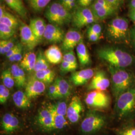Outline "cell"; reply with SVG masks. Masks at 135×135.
I'll return each instance as SVG.
<instances>
[{"label":"cell","mask_w":135,"mask_h":135,"mask_svg":"<svg viewBox=\"0 0 135 135\" xmlns=\"http://www.w3.org/2000/svg\"><path fill=\"white\" fill-rule=\"evenodd\" d=\"M6 11V10H5V7L1 4L0 7V18H2L3 17Z\"/></svg>","instance_id":"obj_49"},{"label":"cell","mask_w":135,"mask_h":135,"mask_svg":"<svg viewBox=\"0 0 135 135\" xmlns=\"http://www.w3.org/2000/svg\"><path fill=\"white\" fill-rule=\"evenodd\" d=\"M19 29L22 44L30 50L34 49L39 44L40 41L34 35L29 25L21 22Z\"/></svg>","instance_id":"obj_12"},{"label":"cell","mask_w":135,"mask_h":135,"mask_svg":"<svg viewBox=\"0 0 135 135\" xmlns=\"http://www.w3.org/2000/svg\"><path fill=\"white\" fill-rule=\"evenodd\" d=\"M87 35L89 40L93 42H97L100 39V36L92 32L91 31H90L88 29L87 30Z\"/></svg>","instance_id":"obj_43"},{"label":"cell","mask_w":135,"mask_h":135,"mask_svg":"<svg viewBox=\"0 0 135 135\" xmlns=\"http://www.w3.org/2000/svg\"><path fill=\"white\" fill-rule=\"evenodd\" d=\"M16 44L14 41L12 39L6 40H1L0 41V53L4 55L7 53L11 49L13 48Z\"/></svg>","instance_id":"obj_34"},{"label":"cell","mask_w":135,"mask_h":135,"mask_svg":"<svg viewBox=\"0 0 135 135\" xmlns=\"http://www.w3.org/2000/svg\"><path fill=\"white\" fill-rule=\"evenodd\" d=\"M19 119L12 113H6L1 121V132L5 135H13L21 129Z\"/></svg>","instance_id":"obj_10"},{"label":"cell","mask_w":135,"mask_h":135,"mask_svg":"<svg viewBox=\"0 0 135 135\" xmlns=\"http://www.w3.org/2000/svg\"><path fill=\"white\" fill-rule=\"evenodd\" d=\"M110 85V80L105 71L100 70L97 72L88 87V90L105 91Z\"/></svg>","instance_id":"obj_14"},{"label":"cell","mask_w":135,"mask_h":135,"mask_svg":"<svg viewBox=\"0 0 135 135\" xmlns=\"http://www.w3.org/2000/svg\"><path fill=\"white\" fill-rule=\"evenodd\" d=\"M45 17L51 24L59 26L71 23L72 14L67 10L59 1L49 5L45 12Z\"/></svg>","instance_id":"obj_4"},{"label":"cell","mask_w":135,"mask_h":135,"mask_svg":"<svg viewBox=\"0 0 135 135\" xmlns=\"http://www.w3.org/2000/svg\"><path fill=\"white\" fill-rule=\"evenodd\" d=\"M78 4L79 7H82L83 5L84 4V2L85 1V0H77Z\"/></svg>","instance_id":"obj_51"},{"label":"cell","mask_w":135,"mask_h":135,"mask_svg":"<svg viewBox=\"0 0 135 135\" xmlns=\"http://www.w3.org/2000/svg\"><path fill=\"white\" fill-rule=\"evenodd\" d=\"M76 52L79 62L82 66H86L90 63V56L83 39L76 47Z\"/></svg>","instance_id":"obj_21"},{"label":"cell","mask_w":135,"mask_h":135,"mask_svg":"<svg viewBox=\"0 0 135 135\" xmlns=\"http://www.w3.org/2000/svg\"><path fill=\"white\" fill-rule=\"evenodd\" d=\"M84 110L82 101L79 97L74 96L68 106L67 118L72 124H77L80 121Z\"/></svg>","instance_id":"obj_11"},{"label":"cell","mask_w":135,"mask_h":135,"mask_svg":"<svg viewBox=\"0 0 135 135\" xmlns=\"http://www.w3.org/2000/svg\"><path fill=\"white\" fill-rule=\"evenodd\" d=\"M111 97L104 91L94 90L89 92L85 99L88 106L95 109L108 108L111 104Z\"/></svg>","instance_id":"obj_9"},{"label":"cell","mask_w":135,"mask_h":135,"mask_svg":"<svg viewBox=\"0 0 135 135\" xmlns=\"http://www.w3.org/2000/svg\"><path fill=\"white\" fill-rule=\"evenodd\" d=\"M117 99L115 109L119 118L131 116L135 110V87L123 93Z\"/></svg>","instance_id":"obj_6"},{"label":"cell","mask_w":135,"mask_h":135,"mask_svg":"<svg viewBox=\"0 0 135 135\" xmlns=\"http://www.w3.org/2000/svg\"><path fill=\"white\" fill-rule=\"evenodd\" d=\"M11 9L23 19L27 18V11L25 7L23 0H3Z\"/></svg>","instance_id":"obj_24"},{"label":"cell","mask_w":135,"mask_h":135,"mask_svg":"<svg viewBox=\"0 0 135 135\" xmlns=\"http://www.w3.org/2000/svg\"><path fill=\"white\" fill-rule=\"evenodd\" d=\"M59 2L72 14L79 7L77 0H59Z\"/></svg>","instance_id":"obj_36"},{"label":"cell","mask_w":135,"mask_h":135,"mask_svg":"<svg viewBox=\"0 0 135 135\" xmlns=\"http://www.w3.org/2000/svg\"><path fill=\"white\" fill-rule=\"evenodd\" d=\"M45 84L34 76L29 78L27 82L25 93L31 99L42 95L45 92Z\"/></svg>","instance_id":"obj_15"},{"label":"cell","mask_w":135,"mask_h":135,"mask_svg":"<svg viewBox=\"0 0 135 135\" xmlns=\"http://www.w3.org/2000/svg\"><path fill=\"white\" fill-rule=\"evenodd\" d=\"M34 126L42 133L53 134V117L49 105L40 109L35 118Z\"/></svg>","instance_id":"obj_7"},{"label":"cell","mask_w":135,"mask_h":135,"mask_svg":"<svg viewBox=\"0 0 135 135\" xmlns=\"http://www.w3.org/2000/svg\"><path fill=\"white\" fill-rule=\"evenodd\" d=\"M36 60L37 55L35 53L33 52H29L25 55L19 66L24 70L29 72L34 71Z\"/></svg>","instance_id":"obj_23"},{"label":"cell","mask_w":135,"mask_h":135,"mask_svg":"<svg viewBox=\"0 0 135 135\" xmlns=\"http://www.w3.org/2000/svg\"><path fill=\"white\" fill-rule=\"evenodd\" d=\"M130 37L133 44L135 47V26L131 29L130 32Z\"/></svg>","instance_id":"obj_45"},{"label":"cell","mask_w":135,"mask_h":135,"mask_svg":"<svg viewBox=\"0 0 135 135\" xmlns=\"http://www.w3.org/2000/svg\"><path fill=\"white\" fill-rule=\"evenodd\" d=\"M95 1H96L97 3H99L100 4H101V5H102L104 7L114 8L106 0H95Z\"/></svg>","instance_id":"obj_47"},{"label":"cell","mask_w":135,"mask_h":135,"mask_svg":"<svg viewBox=\"0 0 135 135\" xmlns=\"http://www.w3.org/2000/svg\"><path fill=\"white\" fill-rule=\"evenodd\" d=\"M10 95V92L8 88L4 84L0 85V103L3 104L5 103L8 99Z\"/></svg>","instance_id":"obj_38"},{"label":"cell","mask_w":135,"mask_h":135,"mask_svg":"<svg viewBox=\"0 0 135 135\" xmlns=\"http://www.w3.org/2000/svg\"><path fill=\"white\" fill-rule=\"evenodd\" d=\"M117 10L113 8L103 7L94 15L97 20H103L115 14Z\"/></svg>","instance_id":"obj_30"},{"label":"cell","mask_w":135,"mask_h":135,"mask_svg":"<svg viewBox=\"0 0 135 135\" xmlns=\"http://www.w3.org/2000/svg\"><path fill=\"white\" fill-rule=\"evenodd\" d=\"M12 98L15 105L21 109L28 108L31 105L30 99L25 93L22 91L19 90L14 93L12 96Z\"/></svg>","instance_id":"obj_22"},{"label":"cell","mask_w":135,"mask_h":135,"mask_svg":"<svg viewBox=\"0 0 135 135\" xmlns=\"http://www.w3.org/2000/svg\"><path fill=\"white\" fill-rule=\"evenodd\" d=\"M98 56L110 66L119 68L131 66L135 62L134 57L130 53L120 49L106 47L98 50Z\"/></svg>","instance_id":"obj_1"},{"label":"cell","mask_w":135,"mask_h":135,"mask_svg":"<svg viewBox=\"0 0 135 135\" xmlns=\"http://www.w3.org/2000/svg\"><path fill=\"white\" fill-rule=\"evenodd\" d=\"M65 32L60 26L53 24L47 25L44 38L52 43H58L63 42Z\"/></svg>","instance_id":"obj_16"},{"label":"cell","mask_w":135,"mask_h":135,"mask_svg":"<svg viewBox=\"0 0 135 135\" xmlns=\"http://www.w3.org/2000/svg\"><path fill=\"white\" fill-rule=\"evenodd\" d=\"M108 70L111 75L112 88L114 96L117 98L121 94L133 87L135 76L123 68L109 65Z\"/></svg>","instance_id":"obj_2"},{"label":"cell","mask_w":135,"mask_h":135,"mask_svg":"<svg viewBox=\"0 0 135 135\" xmlns=\"http://www.w3.org/2000/svg\"><path fill=\"white\" fill-rule=\"evenodd\" d=\"M29 6L33 10V11L40 12L43 10L51 0H26Z\"/></svg>","instance_id":"obj_29"},{"label":"cell","mask_w":135,"mask_h":135,"mask_svg":"<svg viewBox=\"0 0 135 135\" xmlns=\"http://www.w3.org/2000/svg\"><path fill=\"white\" fill-rule=\"evenodd\" d=\"M88 29L91 31L92 32L94 33L95 34L98 35V36L101 37L102 33L101 26L97 23H93L92 24L90 25Z\"/></svg>","instance_id":"obj_41"},{"label":"cell","mask_w":135,"mask_h":135,"mask_svg":"<svg viewBox=\"0 0 135 135\" xmlns=\"http://www.w3.org/2000/svg\"><path fill=\"white\" fill-rule=\"evenodd\" d=\"M22 51H23V46H22L12 56H11L8 59L9 60L10 62H12L21 61V60L23 58L22 56Z\"/></svg>","instance_id":"obj_40"},{"label":"cell","mask_w":135,"mask_h":135,"mask_svg":"<svg viewBox=\"0 0 135 135\" xmlns=\"http://www.w3.org/2000/svg\"><path fill=\"white\" fill-rule=\"evenodd\" d=\"M1 79L3 84L8 89H12L16 84L14 79L10 70H6L2 72Z\"/></svg>","instance_id":"obj_32"},{"label":"cell","mask_w":135,"mask_h":135,"mask_svg":"<svg viewBox=\"0 0 135 135\" xmlns=\"http://www.w3.org/2000/svg\"><path fill=\"white\" fill-rule=\"evenodd\" d=\"M0 23L6 25L16 30L20 27V23L18 19L10 13L6 11L5 14L2 18H0Z\"/></svg>","instance_id":"obj_28"},{"label":"cell","mask_w":135,"mask_h":135,"mask_svg":"<svg viewBox=\"0 0 135 135\" xmlns=\"http://www.w3.org/2000/svg\"><path fill=\"white\" fill-rule=\"evenodd\" d=\"M81 33L76 29H70L65 34L63 42H62L61 49L65 52L73 51L78 45L83 40Z\"/></svg>","instance_id":"obj_13"},{"label":"cell","mask_w":135,"mask_h":135,"mask_svg":"<svg viewBox=\"0 0 135 135\" xmlns=\"http://www.w3.org/2000/svg\"><path fill=\"white\" fill-rule=\"evenodd\" d=\"M22 46V45L21 44H16L15 45V46L13 48L11 49L10 51H9L6 54V56L7 58H8V59H9V58L11 57V56H12L18 50V49H19Z\"/></svg>","instance_id":"obj_44"},{"label":"cell","mask_w":135,"mask_h":135,"mask_svg":"<svg viewBox=\"0 0 135 135\" xmlns=\"http://www.w3.org/2000/svg\"><path fill=\"white\" fill-rule=\"evenodd\" d=\"M97 20L91 8L79 7L73 13L72 24L77 29H81L96 23Z\"/></svg>","instance_id":"obj_8"},{"label":"cell","mask_w":135,"mask_h":135,"mask_svg":"<svg viewBox=\"0 0 135 135\" xmlns=\"http://www.w3.org/2000/svg\"><path fill=\"white\" fill-rule=\"evenodd\" d=\"M34 76L45 84H50L55 79L56 74L52 70L48 69L35 73Z\"/></svg>","instance_id":"obj_26"},{"label":"cell","mask_w":135,"mask_h":135,"mask_svg":"<svg viewBox=\"0 0 135 135\" xmlns=\"http://www.w3.org/2000/svg\"><path fill=\"white\" fill-rule=\"evenodd\" d=\"M94 0H85L84 4L82 7H88L89 6L92 4V2Z\"/></svg>","instance_id":"obj_48"},{"label":"cell","mask_w":135,"mask_h":135,"mask_svg":"<svg viewBox=\"0 0 135 135\" xmlns=\"http://www.w3.org/2000/svg\"><path fill=\"white\" fill-rule=\"evenodd\" d=\"M106 124L105 116L96 111H90L82 121L80 130L83 135H95L102 130Z\"/></svg>","instance_id":"obj_5"},{"label":"cell","mask_w":135,"mask_h":135,"mask_svg":"<svg viewBox=\"0 0 135 135\" xmlns=\"http://www.w3.org/2000/svg\"><path fill=\"white\" fill-rule=\"evenodd\" d=\"M94 75V71L92 69H84L73 73L70 80L76 86H81L87 84Z\"/></svg>","instance_id":"obj_17"},{"label":"cell","mask_w":135,"mask_h":135,"mask_svg":"<svg viewBox=\"0 0 135 135\" xmlns=\"http://www.w3.org/2000/svg\"><path fill=\"white\" fill-rule=\"evenodd\" d=\"M130 8H132L135 9V0H131L129 3Z\"/></svg>","instance_id":"obj_50"},{"label":"cell","mask_w":135,"mask_h":135,"mask_svg":"<svg viewBox=\"0 0 135 135\" xmlns=\"http://www.w3.org/2000/svg\"><path fill=\"white\" fill-rule=\"evenodd\" d=\"M63 60L71 64L76 70L77 69V58L73 51H70L65 53L63 55Z\"/></svg>","instance_id":"obj_37"},{"label":"cell","mask_w":135,"mask_h":135,"mask_svg":"<svg viewBox=\"0 0 135 135\" xmlns=\"http://www.w3.org/2000/svg\"><path fill=\"white\" fill-rule=\"evenodd\" d=\"M129 17H130L131 21L135 24V9L130 8L128 13Z\"/></svg>","instance_id":"obj_46"},{"label":"cell","mask_w":135,"mask_h":135,"mask_svg":"<svg viewBox=\"0 0 135 135\" xmlns=\"http://www.w3.org/2000/svg\"><path fill=\"white\" fill-rule=\"evenodd\" d=\"M16 30L6 25L0 23V38L6 40L11 38L16 33Z\"/></svg>","instance_id":"obj_31"},{"label":"cell","mask_w":135,"mask_h":135,"mask_svg":"<svg viewBox=\"0 0 135 135\" xmlns=\"http://www.w3.org/2000/svg\"><path fill=\"white\" fill-rule=\"evenodd\" d=\"M116 135H135V124L123 126L115 130Z\"/></svg>","instance_id":"obj_33"},{"label":"cell","mask_w":135,"mask_h":135,"mask_svg":"<svg viewBox=\"0 0 135 135\" xmlns=\"http://www.w3.org/2000/svg\"><path fill=\"white\" fill-rule=\"evenodd\" d=\"M130 32L128 20L124 17H117L107 25V35L114 42H127L130 37Z\"/></svg>","instance_id":"obj_3"},{"label":"cell","mask_w":135,"mask_h":135,"mask_svg":"<svg viewBox=\"0 0 135 135\" xmlns=\"http://www.w3.org/2000/svg\"><path fill=\"white\" fill-rule=\"evenodd\" d=\"M48 95L50 98L53 99L60 98L57 88L55 83L49 88Z\"/></svg>","instance_id":"obj_39"},{"label":"cell","mask_w":135,"mask_h":135,"mask_svg":"<svg viewBox=\"0 0 135 135\" xmlns=\"http://www.w3.org/2000/svg\"><path fill=\"white\" fill-rule=\"evenodd\" d=\"M49 62L54 65L62 63L63 55L60 48L56 45L50 46L44 52Z\"/></svg>","instance_id":"obj_18"},{"label":"cell","mask_w":135,"mask_h":135,"mask_svg":"<svg viewBox=\"0 0 135 135\" xmlns=\"http://www.w3.org/2000/svg\"><path fill=\"white\" fill-rule=\"evenodd\" d=\"M46 26L45 21L41 18H36L30 20L29 26L40 42L44 38Z\"/></svg>","instance_id":"obj_19"},{"label":"cell","mask_w":135,"mask_h":135,"mask_svg":"<svg viewBox=\"0 0 135 135\" xmlns=\"http://www.w3.org/2000/svg\"><path fill=\"white\" fill-rule=\"evenodd\" d=\"M107 1L110 5L117 10H118L124 4V0H106Z\"/></svg>","instance_id":"obj_42"},{"label":"cell","mask_w":135,"mask_h":135,"mask_svg":"<svg viewBox=\"0 0 135 135\" xmlns=\"http://www.w3.org/2000/svg\"><path fill=\"white\" fill-rule=\"evenodd\" d=\"M54 111L59 115L67 117L68 106L65 102H59L54 104H51Z\"/></svg>","instance_id":"obj_35"},{"label":"cell","mask_w":135,"mask_h":135,"mask_svg":"<svg viewBox=\"0 0 135 135\" xmlns=\"http://www.w3.org/2000/svg\"><path fill=\"white\" fill-rule=\"evenodd\" d=\"M49 62L47 60L44 53L42 51H39L37 55V60L34 69L35 73L44 70L50 69Z\"/></svg>","instance_id":"obj_27"},{"label":"cell","mask_w":135,"mask_h":135,"mask_svg":"<svg viewBox=\"0 0 135 135\" xmlns=\"http://www.w3.org/2000/svg\"><path fill=\"white\" fill-rule=\"evenodd\" d=\"M11 72L17 87L22 88L26 85L27 82L24 70L20 66L17 64L13 65L11 68Z\"/></svg>","instance_id":"obj_20"},{"label":"cell","mask_w":135,"mask_h":135,"mask_svg":"<svg viewBox=\"0 0 135 135\" xmlns=\"http://www.w3.org/2000/svg\"><path fill=\"white\" fill-rule=\"evenodd\" d=\"M54 83L57 88L60 98H66L70 95L71 86L66 80L61 78H57Z\"/></svg>","instance_id":"obj_25"}]
</instances>
